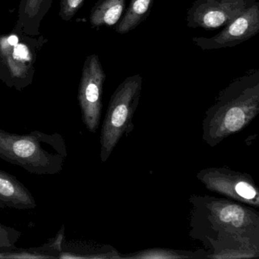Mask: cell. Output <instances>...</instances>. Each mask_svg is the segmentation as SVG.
<instances>
[{
  "label": "cell",
  "mask_w": 259,
  "mask_h": 259,
  "mask_svg": "<svg viewBox=\"0 0 259 259\" xmlns=\"http://www.w3.org/2000/svg\"><path fill=\"white\" fill-rule=\"evenodd\" d=\"M190 235L209 249L206 257L242 258L259 254V214L228 198L192 196Z\"/></svg>",
  "instance_id": "1"
},
{
  "label": "cell",
  "mask_w": 259,
  "mask_h": 259,
  "mask_svg": "<svg viewBox=\"0 0 259 259\" xmlns=\"http://www.w3.org/2000/svg\"><path fill=\"white\" fill-rule=\"evenodd\" d=\"M259 113V70L251 69L220 92L203 119L202 139L214 147L249 125Z\"/></svg>",
  "instance_id": "2"
},
{
  "label": "cell",
  "mask_w": 259,
  "mask_h": 259,
  "mask_svg": "<svg viewBox=\"0 0 259 259\" xmlns=\"http://www.w3.org/2000/svg\"><path fill=\"white\" fill-rule=\"evenodd\" d=\"M0 158L30 174L55 175L63 170L68 151L58 133L16 134L0 128Z\"/></svg>",
  "instance_id": "3"
},
{
  "label": "cell",
  "mask_w": 259,
  "mask_h": 259,
  "mask_svg": "<svg viewBox=\"0 0 259 259\" xmlns=\"http://www.w3.org/2000/svg\"><path fill=\"white\" fill-rule=\"evenodd\" d=\"M142 77L139 74L125 78L113 92L101 133V162L105 163L125 133L133 128V119L139 105Z\"/></svg>",
  "instance_id": "4"
},
{
  "label": "cell",
  "mask_w": 259,
  "mask_h": 259,
  "mask_svg": "<svg viewBox=\"0 0 259 259\" xmlns=\"http://www.w3.org/2000/svg\"><path fill=\"white\" fill-rule=\"evenodd\" d=\"M197 178L211 192L250 207H259L258 188L249 174L213 167L200 171Z\"/></svg>",
  "instance_id": "5"
},
{
  "label": "cell",
  "mask_w": 259,
  "mask_h": 259,
  "mask_svg": "<svg viewBox=\"0 0 259 259\" xmlns=\"http://www.w3.org/2000/svg\"><path fill=\"white\" fill-rule=\"evenodd\" d=\"M106 74L96 54L89 56L83 66L78 99L86 128L95 133L101 121L102 95Z\"/></svg>",
  "instance_id": "6"
},
{
  "label": "cell",
  "mask_w": 259,
  "mask_h": 259,
  "mask_svg": "<svg viewBox=\"0 0 259 259\" xmlns=\"http://www.w3.org/2000/svg\"><path fill=\"white\" fill-rule=\"evenodd\" d=\"M256 0H196L187 12L191 28L215 30L225 27L245 13Z\"/></svg>",
  "instance_id": "7"
},
{
  "label": "cell",
  "mask_w": 259,
  "mask_h": 259,
  "mask_svg": "<svg viewBox=\"0 0 259 259\" xmlns=\"http://www.w3.org/2000/svg\"><path fill=\"white\" fill-rule=\"evenodd\" d=\"M259 32V4L254 3L245 13L211 37H193L192 41L201 50L233 48L246 41Z\"/></svg>",
  "instance_id": "8"
},
{
  "label": "cell",
  "mask_w": 259,
  "mask_h": 259,
  "mask_svg": "<svg viewBox=\"0 0 259 259\" xmlns=\"http://www.w3.org/2000/svg\"><path fill=\"white\" fill-rule=\"evenodd\" d=\"M36 207L37 203L28 188L14 176L0 169V208L29 210Z\"/></svg>",
  "instance_id": "9"
},
{
  "label": "cell",
  "mask_w": 259,
  "mask_h": 259,
  "mask_svg": "<svg viewBox=\"0 0 259 259\" xmlns=\"http://www.w3.org/2000/svg\"><path fill=\"white\" fill-rule=\"evenodd\" d=\"M122 258L111 246H100L82 242H66L61 244L59 258Z\"/></svg>",
  "instance_id": "10"
},
{
  "label": "cell",
  "mask_w": 259,
  "mask_h": 259,
  "mask_svg": "<svg viewBox=\"0 0 259 259\" xmlns=\"http://www.w3.org/2000/svg\"><path fill=\"white\" fill-rule=\"evenodd\" d=\"M126 0H99L92 9L90 22L94 28L116 26L123 15Z\"/></svg>",
  "instance_id": "11"
},
{
  "label": "cell",
  "mask_w": 259,
  "mask_h": 259,
  "mask_svg": "<svg viewBox=\"0 0 259 259\" xmlns=\"http://www.w3.org/2000/svg\"><path fill=\"white\" fill-rule=\"evenodd\" d=\"M154 2V0H130L123 17L116 25V32L125 34L136 29L150 16Z\"/></svg>",
  "instance_id": "12"
},
{
  "label": "cell",
  "mask_w": 259,
  "mask_h": 259,
  "mask_svg": "<svg viewBox=\"0 0 259 259\" xmlns=\"http://www.w3.org/2000/svg\"><path fill=\"white\" fill-rule=\"evenodd\" d=\"M64 239V227L57 233V236L54 239H51L49 242L45 244L42 246L37 248H31L28 249H16L6 252L4 254V257L10 258H59L61 244Z\"/></svg>",
  "instance_id": "13"
},
{
  "label": "cell",
  "mask_w": 259,
  "mask_h": 259,
  "mask_svg": "<svg viewBox=\"0 0 259 259\" xmlns=\"http://www.w3.org/2000/svg\"><path fill=\"white\" fill-rule=\"evenodd\" d=\"M180 252V251H171L163 248H152L145 251H139L128 256H122V258H187L195 257L193 252Z\"/></svg>",
  "instance_id": "14"
},
{
  "label": "cell",
  "mask_w": 259,
  "mask_h": 259,
  "mask_svg": "<svg viewBox=\"0 0 259 259\" xmlns=\"http://www.w3.org/2000/svg\"><path fill=\"white\" fill-rule=\"evenodd\" d=\"M22 233L13 227L0 224V257L4 258V254L16 249V243L20 239Z\"/></svg>",
  "instance_id": "15"
},
{
  "label": "cell",
  "mask_w": 259,
  "mask_h": 259,
  "mask_svg": "<svg viewBox=\"0 0 259 259\" xmlns=\"http://www.w3.org/2000/svg\"><path fill=\"white\" fill-rule=\"evenodd\" d=\"M83 2L84 0H62L61 16L66 20H69L75 16Z\"/></svg>",
  "instance_id": "16"
}]
</instances>
